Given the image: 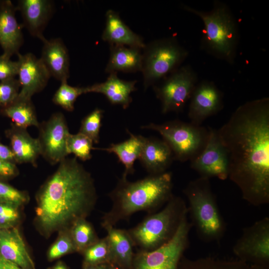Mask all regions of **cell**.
I'll use <instances>...</instances> for the list:
<instances>
[{"mask_svg":"<svg viewBox=\"0 0 269 269\" xmlns=\"http://www.w3.org/2000/svg\"><path fill=\"white\" fill-rule=\"evenodd\" d=\"M83 94H85V87L71 86L67 83V81H62L55 93L52 101L64 110L71 112L74 109L76 99Z\"/></svg>","mask_w":269,"mask_h":269,"instance_id":"31","label":"cell"},{"mask_svg":"<svg viewBox=\"0 0 269 269\" xmlns=\"http://www.w3.org/2000/svg\"><path fill=\"white\" fill-rule=\"evenodd\" d=\"M232 250L238 259L261 269H269V218L244 228Z\"/></svg>","mask_w":269,"mask_h":269,"instance_id":"11","label":"cell"},{"mask_svg":"<svg viewBox=\"0 0 269 269\" xmlns=\"http://www.w3.org/2000/svg\"><path fill=\"white\" fill-rule=\"evenodd\" d=\"M141 72L144 90L153 86L180 67L188 51L175 37L154 40L142 50Z\"/></svg>","mask_w":269,"mask_h":269,"instance_id":"7","label":"cell"},{"mask_svg":"<svg viewBox=\"0 0 269 269\" xmlns=\"http://www.w3.org/2000/svg\"><path fill=\"white\" fill-rule=\"evenodd\" d=\"M179 269H261L238 259L227 260L211 257L191 259L183 256Z\"/></svg>","mask_w":269,"mask_h":269,"instance_id":"28","label":"cell"},{"mask_svg":"<svg viewBox=\"0 0 269 269\" xmlns=\"http://www.w3.org/2000/svg\"><path fill=\"white\" fill-rule=\"evenodd\" d=\"M110 269H122L117 266L111 264V267H110Z\"/></svg>","mask_w":269,"mask_h":269,"instance_id":"44","label":"cell"},{"mask_svg":"<svg viewBox=\"0 0 269 269\" xmlns=\"http://www.w3.org/2000/svg\"><path fill=\"white\" fill-rule=\"evenodd\" d=\"M18 56V80L20 85L18 96L31 99L36 93L42 91L51 77L40 58L31 53Z\"/></svg>","mask_w":269,"mask_h":269,"instance_id":"15","label":"cell"},{"mask_svg":"<svg viewBox=\"0 0 269 269\" xmlns=\"http://www.w3.org/2000/svg\"><path fill=\"white\" fill-rule=\"evenodd\" d=\"M38 128L40 155L52 165L59 163L68 155L66 142L70 133L64 115L54 113Z\"/></svg>","mask_w":269,"mask_h":269,"instance_id":"12","label":"cell"},{"mask_svg":"<svg viewBox=\"0 0 269 269\" xmlns=\"http://www.w3.org/2000/svg\"><path fill=\"white\" fill-rule=\"evenodd\" d=\"M198 83L195 71L189 65L181 66L153 86L161 103V112H181Z\"/></svg>","mask_w":269,"mask_h":269,"instance_id":"10","label":"cell"},{"mask_svg":"<svg viewBox=\"0 0 269 269\" xmlns=\"http://www.w3.org/2000/svg\"><path fill=\"white\" fill-rule=\"evenodd\" d=\"M209 135L203 149L192 160L191 168L200 177H217L225 180L228 178L229 161L226 150L217 129L209 127Z\"/></svg>","mask_w":269,"mask_h":269,"instance_id":"13","label":"cell"},{"mask_svg":"<svg viewBox=\"0 0 269 269\" xmlns=\"http://www.w3.org/2000/svg\"><path fill=\"white\" fill-rule=\"evenodd\" d=\"M217 131L228 155V178L250 204H269V98L240 105Z\"/></svg>","mask_w":269,"mask_h":269,"instance_id":"1","label":"cell"},{"mask_svg":"<svg viewBox=\"0 0 269 269\" xmlns=\"http://www.w3.org/2000/svg\"><path fill=\"white\" fill-rule=\"evenodd\" d=\"M189 101L190 122L199 126L224 107L223 93L213 82L207 80L198 82Z\"/></svg>","mask_w":269,"mask_h":269,"instance_id":"14","label":"cell"},{"mask_svg":"<svg viewBox=\"0 0 269 269\" xmlns=\"http://www.w3.org/2000/svg\"><path fill=\"white\" fill-rule=\"evenodd\" d=\"M84 265L111 264V251L107 236L99 239L82 253Z\"/></svg>","mask_w":269,"mask_h":269,"instance_id":"30","label":"cell"},{"mask_svg":"<svg viewBox=\"0 0 269 269\" xmlns=\"http://www.w3.org/2000/svg\"><path fill=\"white\" fill-rule=\"evenodd\" d=\"M188 202V214L199 238L218 243L226 230L210 179L200 177L190 181L183 190Z\"/></svg>","mask_w":269,"mask_h":269,"instance_id":"5","label":"cell"},{"mask_svg":"<svg viewBox=\"0 0 269 269\" xmlns=\"http://www.w3.org/2000/svg\"><path fill=\"white\" fill-rule=\"evenodd\" d=\"M21 15L24 26L32 36L42 42L46 38L43 31L54 10L50 0H20L16 6Z\"/></svg>","mask_w":269,"mask_h":269,"instance_id":"16","label":"cell"},{"mask_svg":"<svg viewBox=\"0 0 269 269\" xmlns=\"http://www.w3.org/2000/svg\"><path fill=\"white\" fill-rule=\"evenodd\" d=\"M20 85L18 79L9 78L0 81V107H6L18 97Z\"/></svg>","mask_w":269,"mask_h":269,"instance_id":"36","label":"cell"},{"mask_svg":"<svg viewBox=\"0 0 269 269\" xmlns=\"http://www.w3.org/2000/svg\"><path fill=\"white\" fill-rule=\"evenodd\" d=\"M5 135L9 139L10 148L16 163H30L36 166L37 158L40 155L38 138L31 136L26 129L13 124L5 131Z\"/></svg>","mask_w":269,"mask_h":269,"instance_id":"23","label":"cell"},{"mask_svg":"<svg viewBox=\"0 0 269 269\" xmlns=\"http://www.w3.org/2000/svg\"><path fill=\"white\" fill-rule=\"evenodd\" d=\"M0 255L22 269H35L18 228L0 230Z\"/></svg>","mask_w":269,"mask_h":269,"instance_id":"22","label":"cell"},{"mask_svg":"<svg viewBox=\"0 0 269 269\" xmlns=\"http://www.w3.org/2000/svg\"><path fill=\"white\" fill-rule=\"evenodd\" d=\"M76 252L82 253L99 238L91 223L86 218L77 221L70 229Z\"/></svg>","mask_w":269,"mask_h":269,"instance_id":"29","label":"cell"},{"mask_svg":"<svg viewBox=\"0 0 269 269\" xmlns=\"http://www.w3.org/2000/svg\"><path fill=\"white\" fill-rule=\"evenodd\" d=\"M184 9L199 17L204 27L201 48L215 58L230 64L235 61L239 41L237 22L229 7L215 0L211 10L203 11L183 5Z\"/></svg>","mask_w":269,"mask_h":269,"instance_id":"4","label":"cell"},{"mask_svg":"<svg viewBox=\"0 0 269 269\" xmlns=\"http://www.w3.org/2000/svg\"><path fill=\"white\" fill-rule=\"evenodd\" d=\"M40 59L51 77L61 82L70 76V58L68 49L60 38L46 39Z\"/></svg>","mask_w":269,"mask_h":269,"instance_id":"18","label":"cell"},{"mask_svg":"<svg viewBox=\"0 0 269 269\" xmlns=\"http://www.w3.org/2000/svg\"><path fill=\"white\" fill-rule=\"evenodd\" d=\"M17 10L11 0H2L0 4V46L2 55L10 58L19 53L23 43L21 26L15 13Z\"/></svg>","mask_w":269,"mask_h":269,"instance_id":"17","label":"cell"},{"mask_svg":"<svg viewBox=\"0 0 269 269\" xmlns=\"http://www.w3.org/2000/svg\"><path fill=\"white\" fill-rule=\"evenodd\" d=\"M111 264H103L95 265H84L83 269H110Z\"/></svg>","mask_w":269,"mask_h":269,"instance_id":"42","label":"cell"},{"mask_svg":"<svg viewBox=\"0 0 269 269\" xmlns=\"http://www.w3.org/2000/svg\"><path fill=\"white\" fill-rule=\"evenodd\" d=\"M93 142L85 135L78 132L76 134H70L67 140L66 148L69 154L73 153L76 158L82 161L91 158V151Z\"/></svg>","mask_w":269,"mask_h":269,"instance_id":"32","label":"cell"},{"mask_svg":"<svg viewBox=\"0 0 269 269\" xmlns=\"http://www.w3.org/2000/svg\"><path fill=\"white\" fill-rule=\"evenodd\" d=\"M76 252L69 230L58 232V236L55 242L50 246L48 252L47 258L49 260H54L66 254Z\"/></svg>","mask_w":269,"mask_h":269,"instance_id":"34","label":"cell"},{"mask_svg":"<svg viewBox=\"0 0 269 269\" xmlns=\"http://www.w3.org/2000/svg\"><path fill=\"white\" fill-rule=\"evenodd\" d=\"M18 62L3 55H0V81L15 78L17 75Z\"/></svg>","mask_w":269,"mask_h":269,"instance_id":"38","label":"cell"},{"mask_svg":"<svg viewBox=\"0 0 269 269\" xmlns=\"http://www.w3.org/2000/svg\"><path fill=\"white\" fill-rule=\"evenodd\" d=\"M0 159L16 164V162L10 147L0 141Z\"/></svg>","mask_w":269,"mask_h":269,"instance_id":"40","label":"cell"},{"mask_svg":"<svg viewBox=\"0 0 269 269\" xmlns=\"http://www.w3.org/2000/svg\"><path fill=\"white\" fill-rule=\"evenodd\" d=\"M1 1H2V0H0V4Z\"/></svg>","mask_w":269,"mask_h":269,"instance_id":"45","label":"cell"},{"mask_svg":"<svg viewBox=\"0 0 269 269\" xmlns=\"http://www.w3.org/2000/svg\"><path fill=\"white\" fill-rule=\"evenodd\" d=\"M105 230L110 247L111 264L122 269H132L134 246L127 231L115 227Z\"/></svg>","mask_w":269,"mask_h":269,"instance_id":"24","label":"cell"},{"mask_svg":"<svg viewBox=\"0 0 269 269\" xmlns=\"http://www.w3.org/2000/svg\"><path fill=\"white\" fill-rule=\"evenodd\" d=\"M141 128L158 133L171 150L174 160L181 162L190 161L198 155L209 135V127L180 120L161 124L150 123Z\"/></svg>","mask_w":269,"mask_h":269,"instance_id":"8","label":"cell"},{"mask_svg":"<svg viewBox=\"0 0 269 269\" xmlns=\"http://www.w3.org/2000/svg\"><path fill=\"white\" fill-rule=\"evenodd\" d=\"M0 269H22L16 264L4 259L0 255Z\"/></svg>","mask_w":269,"mask_h":269,"instance_id":"41","label":"cell"},{"mask_svg":"<svg viewBox=\"0 0 269 269\" xmlns=\"http://www.w3.org/2000/svg\"><path fill=\"white\" fill-rule=\"evenodd\" d=\"M142 49L125 46L110 45V57L105 72L132 73L141 71Z\"/></svg>","mask_w":269,"mask_h":269,"instance_id":"25","label":"cell"},{"mask_svg":"<svg viewBox=\"0 0 269 269\" xmlns=\"http://www.w3.org/2000/svg\"><path fill=\"white\" fill-rule=\"evenodd\" d=\"M1 114L10 119L15 125L26 129L28 127L38 128V122L34 106L31 99L20 97L9 105L0 108Z\"/></svg>","mask_w":269,"mask_h":269,"instance_id":"27","label":"cell"},{"mask_svg":"<svg viewBox=\"0 0 269 269\" xmlns=\"http://www.w3.org/2000/svg\"><path fill=\"white\" fill-rule=\"evenodd\" d=\"M188 213L187 206L180 196L173 195L160 211L151 214L137 225L127 230L134 246L150 251L168 242Z\"/></svg>","mask_w":269,"mask_h":269,"instance_id":"6","label":"cell"},{"mask_svg":"<svg viewBox=\"0 0 269 269\" xmlns=\"http://www.w3.org/2000/svg\"><path fill=\"white\" fill-rule=\"evenodd\" d=\"M102 39L110 45L125 46L143 49V39L134 32L121 19L119 14L112 9L106 13V23Z\"/></svg>","mask_w":269,"mask_h":269,"instance_id":"20","label":"cell"},{"mask_svg":"<svg viewBox=\"0 0 269 269\" xmlns=\"http://www.w3.org/2000/svg\"><path fill=\"white\" fill-rule=\"evenodd\" d=\"M130 137L127 140L118 143H112L106 148H102L109 153L115 154L119 161L125 166L122 178H127L129 174L134 172V163L139 159L144 143L145 137L134 135L128 130Z\"/></svg>","mask_w":269,"mask_h":269,"instance_id":"26","label":"cell"},{"mask_svg":"<svg viewBox=\"0 0 269 269\" xmlns=\"http://www.w3.org/2000/svg\"><path fill=\"white\" fill-rule=\"evenodd\" d=\"M149 175L167 171L173 160L170 147L163 140L155 137H145L138 159Z\"/></svg>","mask_w":269,"mask_h":269,"instance_id":"19","label":"cell"},{"mask_svg":"<svg viewBox=\"0 0 269 269\" xmlns=\"http://www.w3.org/2000/svg\"><path fill=\"white\" fill-rule=\"evenodd\" d=\"M188 213L182 219L173 237L167 243L150 251L138 250L132 269H179L180 262L189 245L192 225Z\"/></svg>","mask_w":269,"mask_h":269,"instance_id":"9","label":"cell"},{"mask_svg":"<svg viewBox=\"0 0 269 269\" xmlns=\"http://www.w3.org/2000/svg\"><path fill=\"white\" fill-rule=\"evenodd\" d=\"M172 189V174L167 171L134 182L122 177L108 194L112 206L103 216L102 227L105 230L115 227L137 212H153L170 200Z\"/></svg>","mask_w":269,"mask_h":269,"instance_id":"3","label":"cell"},{"mask_svg":"<svg viewBox=\"0 0 269 269\" xmlns=\"http://www.w3.org/2000/svg\"><path fill=\"white\" fill-rule=\"evenodd\" d=\"M53 269H67V268L62 262H59L54 266Z\"/></svg>","mask_w":269,"mask_h":269,"instance_id":"43","label":"cell"},{"mask_svg":"<svg viewBox=\"0 0 269 269\" xmlns=\"http://www.w3.org/2000/svg\"><path fill=\"white\" fill-rule=\"evenodd\" d=\"M104 110L95 109L81 122L79 133L90 138L94 143L99 142V134L103 117Z\"/></svg>","mask_w":269,"mask_h":269,"instance_id":"33","label":"cell"},{"mask_svg":"<svg viewBox=\"0 0 269 269\" xmlns=\"http://www.w3.org/2000/svg\"><path fill=\"white\" fill-rule=\"evenodd\" d=\"M29 200L28 194L16 189L4 181L0 180V203L18 208L25 205Z\"/></svg>","mask_w":269,"mask_h":269,"instance_id":"35","label":"cell"},{"mask_svg":"<svg viewBox=\"0 0 269 269\" xmlns=\"http://www.w3.org/2000/svg\"><path fill=\"white\" fill-rule=\"evenodd\" d=\"M20 220L19 208L0 203V230L16 227Z\"/></svg>","mask_w":269,"mask_h":269,"instance_id":"37","label":"cell"},{"mask_svg":"<svg viewBox=\"0 0 269 269\" xmlns=\"http://www.w3.org/2000/svg\"><path fill=\"white\" fill-rule=\"evenodd\" d=\"M97 193L91 174L77 158L62 160L56 170L40 187L36 196L34 222L45 238L69 230L93 210Z\"/></svg>","mask_w":269,"mask_h":269,"instance_id":"2","label":"cell"},{"mask_svg":"<svg viewBox=\"0 0 269 269\" xmlns=\"http://www.w3.org/2000/svg\"><path fill=\"white\" fill-rule=\"evenodd\" d=\"M19 174L16 164L0 159V180L5 181L11 179Z\"/></svg>","mask_w":269,"mask_h":269,"instance_id":"39","label":"cell"},{"mask_svg":"<svg viewBox=\"0 0 269 269\" xmlns=\"http://www.w3.org/2000/svg\"><path fill=\"white\" fill-rule=\"evenodd\" d=\"M136 80L126 81L119 78L117 73L109 74L107 80L85 87V94L97 93L104 95L113 105H119L124 109L128 108L132 102L131 95L136 90Z\"/></svg>","mask_w":269,"mask_h":269,"instance_id":"21","label":"cell"}]
</instances>
